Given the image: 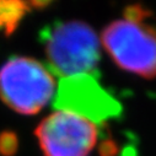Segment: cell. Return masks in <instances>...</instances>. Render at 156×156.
Instances as JSON below:
<instances>
[{
	"instance_id": "obj_2",
	"label": "cell",
	"mask_w": 156,
	"mask_h": 156,
	"mask_svg": "<svg viewBox=\"0 0 156 156\" xmlns=\"http://www.w3.org/2000/svg\"><path fill=\"white\" fill-rule=\"evenodd\" d=\"M54 77L32 58L16 57L0 69V98L21 114H36L53 97Z\"/></svg>"
},
{
	"instance_id": "obj_7",
	"label": "cell",
	"mask_w": 156,
	"mask_h": 156,
	"mask_svg": "<svg viewBox=\"0 0 156 156\" xmlns=\"http://www.w3.org/2000/svg\"><path fill=\"white\" fill-rule=\"evenodd\" d=\"M27 4L30 5V8H36V9H46L47 6H49L54 0H26Z\"/></svg>"
},
{
	"instance_id": "obj_1",
	"label": "cell",
	"mask_w": 156,
	"mask_h": 156,
	"mask_svg": "<svg viewBox=\"0 0 156 156\" xmlns=\"http://www.w3.org/2000/svg\"><path fill=\"white\" fill-rule=\"evenodd\" d=\"M44 49L48 63L63 77L92 73L101 57L96 32L81 21L55 25L47 33Z\"/></svg>"
},
{
	"instance_id": "obj_6",
	"label": "cell",
	"mask_w": 156,
	"mask_h": 156,
	"mask_svg": "<svg viewBox=\"0 0 156 156\" xmlns=\"http://www.w3.org/2000/svg\"><path fill=\"white\" fill-rule=\"evenodd\" d=\"M30 9L26 0H0V31L12 34Z\"/></svg>"
},
{
	"instance_id": "obj_3",
	"label": "cell",
	"mask_w": 156,
	"mask_h": 156,
	"mask_svg": "<svg viewBox=\"0 0 156 156\" xmlns=\"http://www.w3.org/2000/svg\"><path fill=\"white\" fill-rule=\"evenodd\" d=\"M102 42L123 70L152 79L156 76V28L144 21L117 20L102 32Z\"/></svg>"
},
{
	"instance_id": "obj_4",
	"label": "cell",
	"mask_w": 156,
	"mask_h": 156,
	"mask_svg": "<svg viewBox=\"0 0 156 156\" xmlns=\"http://www.w3.org/2000/svg\"><path fill=\"white\" fill-rule=\"evenodd\" d=\"M36 136L46 156H89L97 141V128L77 114L58 111L38 124Z\"/></svg>"
},
{
	"instance_id": "obj_5",
	"label": "cell",
	"mask_w": 156,
	"mask_h": 156,
	"mask_svg": "<svg viewBox=\"0 0 156 156\" xmlns=\"http://www.w3.org/2000/svg\"><path fill=\"white\" fill-rule=\"evenodd\" d=\"M54 107L92 123H103L122 112L121 103L90 74L63 77L54 98Z\"/></svg>"
}]
</instances>
